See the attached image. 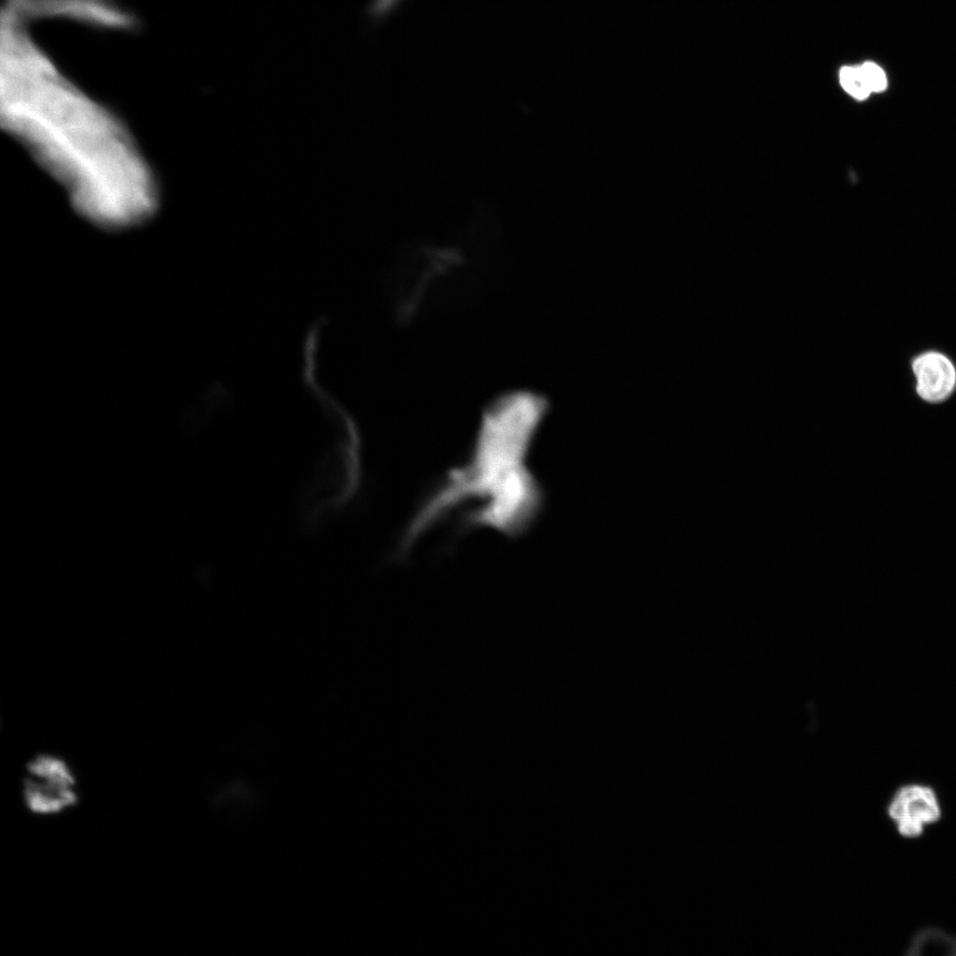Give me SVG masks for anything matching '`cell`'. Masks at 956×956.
<instances>
[{"label":"cell","instance_id":"1","mask_svg":"<svg viewBox=\"0 0 956 956\" xmlns=\"http://www.w3.org/2000/svg\"><path fill=\"white\" fill-rule=\"evenodd\" d=\"M546 412L545 399L530 390H511L493 398L482 412L469 459L451 470L421 505L406 529L403 549L471 499L480 505L468 513V526L513 534L530 525L543 508L544 492L526 459Z\"/></svg>","mask_w":956,"mask_h":956},{"label":"cell","instance_id":"2","mask_svg":"<svg viewBox=\"0 0 956 956\" xmlns=\"http://www.w3.org/2000/svg\"><path fill=\"white\" fill-rule=\"evenodd\" d=\"M22 798L31 813L41 816L56 815L75 806L79 794L71 767L54 755L36 756L27 766Z\"/></svg>","mask_w":956,"mask_h":956},{"label":"cell","instance_id":"3","mask_svg":"<svg viewBox=\"0 0 956 956\" xmlns=\"http://www.w3.org/2000/svg\"><path fill=\"white\" fill-rule=\"evenodd\" d=\"M888 812L898 832L908 837L920 836L924 825L936 821L941 814L935 792L922 785H907L899 789Z\"/></svg>","mask_w":956,"mask_h":956},{"label":"cell","instance_id":"4","mask_svg":"<svg viewBox=\"0 0 956 956\" xmlns=\"http://www.w3.org/2000/svg\"><path fill=\"white\" fill-rule=\"evenodd\" d=\"M911 369L916 394L927 403H942L956 389V366L940 351H927L918 354L912 360Z\"/></svg>","mask_w":956,"mask_h":956},{"label":"cell","instance_id":"5","mask_svg":"<svg viewBox=\"0 0 956 956\" xmlns=\"http://www.w3.org/2000/svg\"><path fill=\"white\" fill-rule=\"evenodd\" d=\"M839 79L844 89L857 99H865L871 93L859 67H843Z\"/></svg>","mask_w":956,"mask_h":956},{"label":"cell","instance_id":"6","mask_svg":"<svg viewBox=\"0 0 956 956\" xmlns=\"http://www.w3.org/2000/svg\"><path fill=\"white\" fill-rule=\"evenodd\" d=\"M864 81L871 92H879L886 89L887 80L883 69L872 62H866L860 67Z\"/></svg>","mask_w":956,"mask_h":956},{"label":"cell","instance_id":"7","mask_svg":"<svg viewBox=\"0 0 956 956\" xmlns=\"http://www.w3.org/2000/svg\"><path fill=\"white\" fill-rule=\"evenodd\" d=\"M399 0H374L372 9L374 14L382 15L389 11Z\"/></svg>","mask_w":956,"mask_h":956}]
</instances>
